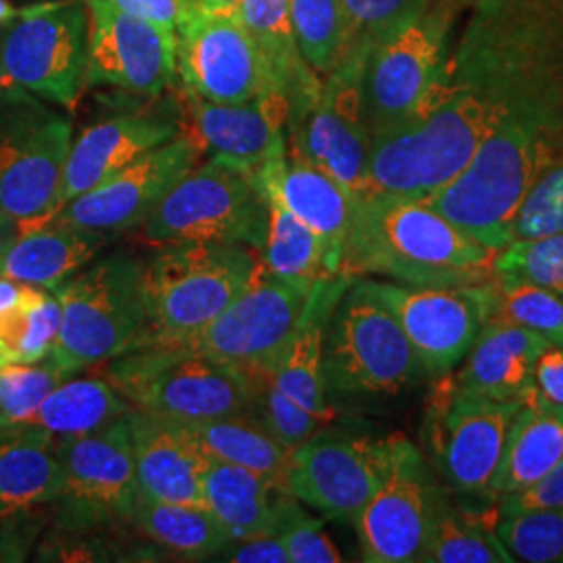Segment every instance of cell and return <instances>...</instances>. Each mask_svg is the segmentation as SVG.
<instances>
[{
    "instance_id": "obj_1",
    "label": "cell",
    "mask_w": 563,
    "mask_h": 563,
    "mask_svg": "<svg viewBox=\"0 0 563 563\" xmlns=\"http://www.w3.org/2000/svg\"><path fill=\"white\" fill-rule=\"evenodd\" d=\"M495 251L470 239L423 199H355L342 274L430 288L478 286L495 276Z\"/></svg>"
},
{
    "instance_id": "obj_2",
    "label": "cell",
    "mask_w": 563,
    "mask_h": 563,
    "mask_svg": "<svg viewBox=\"0 0 563 563\" xmlns=\"http://www.w3.org/2000/svg\"><path fill=\"white\" fill-rule=\"evenodd\" d=\"M504 113V97L497 90L470 80L446 63V84L437 101L416 118L372 136L365 197H434L474 159Z\"/></svg>"
},
{
    "instance_id": "obj_3",
    "label": "cell",
    "mask_w": 563,
    "mask_h": 563,
    "mask_svg": "<svg viewBox=\"0 0 563 563\" xmlns=\"http://www.w3.org/2000/svg\"><path fill=\"white\" fill-rule=\"evenodd\" d=\"M551 109L539 92L505 102L504 118L462 174L423 199L470 239L490 251L514 241V222L532 184L551 165Z\"/></svg>"
},
{
    "instance_id": "obj_4",
    "label": "cell",
    "mask_w": 563,
    "mask_h": 563,
    "mask_svg": "<svg viewBox=\"0 0 563 563\" xmlns=\"http://www.w3.org/2000/svg\"><path fill=\"white\" fill-rule=\"evenodd\" d=\"M60 305L48 360L78 374L136 351L148 339L144 260L128 251L88 263L53 292Z\"/></svg>"
},
{
    "instance_id": "obj_5",
    "label": "cell",
    "mask_w": 563,
    "mask_h": 563,
    "mask_svg": "<svg viewBox=\"0 0 563 563\" xmlns=\"http://www.w3.org/2000/svg\"><path fill=\"white\" fill-rule=\"evenodd\" d=\"M322 376L330 405L397 397L426 378L401 323L362 276L351 280L330 316Z\"/></svg>"
},
{
    "instance_id": "obj_6",
    "label": "cell",
    "mask_w": 563,
    "mask_h": 563,
    "mask_svg": "<svg viewBox=\"0 0 563 563\" xmlns=\"http://www.w3.org/2000/svg\"><path fill=\"white\" fill-rule=\"evenodd\" d=\"M257 263L260 255L242 244H159L144 260L146 344H178L199 332L249 286Z\"/></svg>"
},
{
    "instance_id": "obj_7",
    "label": "cell",
    "mask_w": 563,
    "mask_h": 563,
    "mask_svg": "<svg viewBox=\"0 0 563 563\" xmlns=\"http://www.w3.org/2000/svg\"><path fill=\"white\" fill-rule=\"evenodd\" d=\"M102 365V376L134 409L180 422L246 411V369L184 344H146Z\"/></svg>"
},
{
    "instance_id": "obj_8",
    "label": "cell",
    "mask_w": 563,
    "mask_h": 563,
    "mask_svg": "<svg viewBox=\"0 0 563 563\" xmlns=\"http://www.w3.org/2000/svg\"><path fill=\"white\" fill-rule=\"evenodd\" d=\"M463 2L428 0L393 38L365 55L362 107L369 136L416 118L441 97L449 36Z\"/></svg>"
},
{
    "instance_id": "obj_9",
    "label": "cell",
    "mask_w": 563,
    "mask_h": 563,
    "mask_svg": "<svg viewBox=\"0 0 563 563\" xmlns=\"http://www.w3.org/2000/svg\"><path fill=\"white\" fill-rule=\"evenodd\" d=\"M269 207L260 184L220 159L192 167L142 223L144 239L169 242H228L257 255L267 236Z\"/></svg>"
},
{
    "instance_id": "obj_10",
    "label": "cell",
    "mask_w": 563,
    "mask_h": 563,
    "mask_svg": "<svg viewBox=\"0 0 563 563\" xmlns=\"http://www.w3.org/2000/svg\"><path fill=\"white\" fill-rule=\"evenodd\" d=\"M71 142L69 118L38 97L0 101V211L18 228L57 213Z\"/></svg>"
},
{
    "instance_id": "obj_11",
    "label": "cell",
    "mask_w": 563,
    "mask_h": 563,
    "mask_svg": "<svg viewBox=\"0 0 563 563\" xmlns=\"http://www.w3.org/2000/svg\"><path fill=\"white\" fill-rule=\"evenodd\" d=\"M2 63L11 81L42 101L71 109L86 88V0H42L0 25Z\"/></svg>"
},
{
    "instance_id": "obj_12",
    "label": "cell",
    "mask_w": 563,
    "mask_h": 563,
    "mask_svg": "<svg viewBox=\"0 0 563 563\" xmlns=\"http://www.w3.org/2000/svg\"><path fill=\"white\" fill-rule=\"evenodd\" d=\"M65 488L55 501V526L80 534L128 522L139 501V478L128 413L99 430L57 439Z\"/></svg>"
},
{
    "instance_id": "obj_13",
    "label": "cell",
    "mask_w": 563,
    "mask_h": 563,
    "mask_svg": "<svg viewBox=\"0 0 563 563\" xmlns=\"http://www.w3.org/2000/svg\"><path fill=\"white\" fill-rule=\"evenodd\" d=\"M399 437L320 428L290 451L284 493L328 520L351 522L384 483Z\"/></svg>"
},
{
    "instance_id": "obj_14",
    "label": "cell",
    "mask_w": 563,
    "mask_h": 563,
    "mask_svg": "<svg viewBox=\"0 0 563 563\" xmlns=\"http://www.w3.org/2000/svg\"><path fill=\"white\" fill-rule=\"evenodd\" d=\"M428 418L426 443L443 486L484 497L504 455L505 439L522 401H495L457 390L439 378Z\"/></svg>"
},
{
    "instance_id": "obj_15",
    "label": "cell",
    "mask_w": 563,
    "mask_h": 563,
    "mask_svg": "<svg viewBox=\"0 0 563 563\" xmlns=\"http://www.w3.org/2000/svg\"><path fill=\"white\" fill-rule=\"evenodd\" d=\"M355 55L322 78L318 97L286 125L288 155L320 167L353 197L369 190L372 136L363 118L362 69Z\"/></svg>"
},
{
    "instance_id": "obj_16",
    "label": "cell",
    "mask_w": 563,
    "mask_h": 563,
    "mask_svg": "<svg viewBox=\"0 0 563 563\" xmlns=\"http://www.w3.org/2000/svg\"><path fill=\"white\" fill-rule=\"evenodd\" d=\"M313 284L280 278L260 260L241 295L216 320L178 344L242 369L274 372Z\"/></svg>"
},
{
    "instance_id": "obj_17",
    "label": "cell",
    "mask_w": 563,
    "mask_h": 563,
    "mask_svg": "<svg viewBox=\"0 0 563 563\" xmlns=\"http://www.w3.org/2000/svg\"><path fill=\"white\" fill-rule=\"evenodd\" d=\"M444 499L443 483L422 451L399 437L384 483L351 520L360 537L363 562H422Z\"/></svg>"
},
{
    "instance_id": "obj_18",
    "label": "cell",
    "mask_w": 563,
    "mask_h": 563,
    "mask_svg": "<svg viewBox=\"0 0 563 563\" xmlns=\"http://www.w3.org/2000/svg\"><path fill=\"white\" fill-rule=\"evenodd\" d=\"M176 71L184 92L205 101L244 102L282 92L236 13H209L195 4L176 27Z\"/></svg>"
},
{
    "instance_id": "obj_19",
    "label": "cell",
    "mask_w": 563,
    "mask_h": 563,
    "mask_svg": "<svg viewBox=\"0 0 563 563\" xmlns=\"http://www.w3.org/2000/svg\"><path fill=\"white\" fill-rule=\"evenodd\" d=\"M363 280L401 323L426 376L439 380L460 367L486 320L483 284L430 288L390 280Z\"/></svg>"
},
{
    "instance_id": "obj_20",
    "label": "cell",
    "mask_w": 563,
    "mask_h": 563,
    "mask_svg": "<svg viewBox=\"0 0 563 563\" xmlns=\"http://www.w3.org/2000/svg\"><path fill=\"white\" fill-rule=\"evenodd\" d=\"M88 9L86 86H113L142 97H159L174 81L176 34L159 23L104 4Z\"/></svg>"
},
{
    "instance_id": "obj_21",
    "label": "cell",
    "mask_w": 563,
    "mask_h": 563,
    "mask_svg": "<svg viewBox=\"0 0 563 563\" xmlns=\"http://www.w3.org/2000/svg\"><path fill=\"white\" fill-rule=\"evenodd\" d=\"M201 155L197 141L180 134L63 205L53 218L107 234L141 228L165 195L199 165Z\"/></svg>"
},
{
    "instance_id": "obj_22",
    "label": "cell",
    "mask_w": 563,
    "mask_h": 563,
    "mask_svg": "<svg viewBox=\"0 0 563 563\" xmlns=\"http://www.w3.org/2000/svg\"><path fill=\"white\" fill-rule=\"evenodd\" d=\"M195 141L211 159L255 174L284 151L290 102L269 90L244 102H213L186 95Z\"/></svg>"
},
{
    "instance_id": "obj_23",
    "label": "cell",
    "mask_w": 563,
    "mask_h": 563,
    "mask_svg": "<svg viewBox=\"0 0 563 563\" xmlns=\"http://www.w3.org/2000/svg\"><path fill=\"white\" fill-rule=\"evenodd\" d=\"M176 136H180V125L176 121L148 111L121 113L88 125L71 142L60 186L59 209Z\"/></svg>"
},
{
    "instance_id": "obj_24",
    "label": "cell",
    "mask_w": 563,
    "mask_h": 563,
    "mask_svg": "<svg viewBox=\"0 0 563 563\" xmlns=\"http://www.w3.org/2000/svg\"><path fill=\"white\" fill-rule=\"evenodd\" d=\"M139 495L165 504L202 505L211 460L176 420L132 409L128 413Z\"/></svg>"
},
{
    "instance_id": "obj_25",
    "label": "cell",
    "mask_w": 563,
    "mask_h": 563,
    "mask_svg": "<svg viewBox=\"0 0 563 563\" xmlns=\"http://www.w3.org/2000/svg\"><path fill=\"white\" fill-rule=\"evenodd\" d=\"M255 181L265 199L280 202L325 242L332 262L342 274L344 242L357 197L320 167L288 155V151L265 163L255 174Z\"/></svg>"
},
{
    "instance_id": "obj_26",
    "label": "cell",
    "mask_w": 563,
    "mask_h": 563,
    "mask_svg": "<svg viewBox=\"0 0 563 563\" xmlns=\"http://www.w3.org/2000/svg\"><path fill=\"white\" fill-rule=\"evenodd\" d=\"M551 342L514 323L486 320L451 384L476 397L523 401L534 388V367Z\"/></svg>"
},
{
    "instance_id": "obj_27",
    "label": "cell",
    "mask_w": 563,
    "mask_h": 563,
    "mask_svg": "<svg viewBox=\"0 0 563 563\" xmlns=\"http://www.w3.org/2000/svg\"><path fill=\"white\" fill-rule=\"evenodd\" d=\"M111 236L59 218L18 228L15 239L0 251V276L55 292L95 262Z\"/></svg>"
},
{
    "instance_id": "obj_28",
    "label": "cell",
    "mask_w": 563,
    "mask_h": 563,
    "mask_svg": "<svg viewBox=\"0 0 563 563\" xmlns=\"http://www.w3.org/2000/svg\"><path fill=\"white\" fill-rule=\"evenodd\" d=\"M353 278L355 276L349 274H336L311 286L297 328L272 372L276 384L290 399L328 422L334 418V411L323 388V336L336 302Z\"/></svg>"
},
{
    "instance_id": "obj_29",
    "label": "cell",
    "mask_w": 563,
    "mask_h": 563,
    "mask_svg": "<svg viewBox=\"0 0 563 563\" xmlns=\"http://www.w3.org/2000/svg\"><path fill=\"white\" fill-rule=\"evenodd\" d=\"M563 460V409L534 388L523 399L505 439L488 497L501 499L539 483Z\"/></svg>"
},
{
    "instance_id": "obj_30",
    "label": "cell",
    "mask_w": 563,
    "mask_h": 563,
    "mask_svg": "<svg viewBox=\"0 0 563 563\" xmlns=\"http://www.w3.org/2000/svg\"><path fill=\"white\" fill-rule=\"evenodd\" d=\"M65 488L57 441L36 426L0 437V514L15 516L53 505Z\"/></svg>"
},
{
    "instance_id": "obj_31",
    "label": "cell",
    "mask_w": 563,
    "mask_h": 563,
    "mask_svg": "<svg viewBox=\"0 0 563 563\" xmlns=\"http://www.w3.org/2000/svg\"><path fill=\"white\" fill-rule=\"evenodd\" d=\"M236 18L269 63L282 95L290 102V123L318 97L322 78L302 59L290 23L288 0H241Z\"/></svg>"
},
{
    "instance_id": "obj_32",
    "label": "cell",
    "mask_w": 563,
    "mask_h": 563,
    "mask_svg": "<svg viewBox=\"0 0 563 563\" xmlns=\"http://www.w3.org/2000/svg\"><path fill=\"white\" fill-rule=\"evenodd\" d=\"M278 488L262 474L232 463H209L202 505L216 516L230 541L274 534V495Z\"/></svg>"
},
{
    "instance_id": "obj_33",
    "label": "cell",
    "mask_w": 563,
    "mask_h": 563,
    "mask_svg": "<svg viewBox=\"0 0 563 563\" xmlns=\"http://www.w3.org/2000/svg\"><path fill=\"white\" fill-rule=\"evenodd\" d=\"M180 423L209 460L253 470L284 493L290 451L274 441L262 423L246 411L216 420Z\"/></svg>"
},
{
    "instance_id": "obj_34",
    "label": "cell",
    "mask_w": 563,
    "mask_h": 563,
    "mask_svg": "<svg viewBox=\"0 0 563 563\" xmlns=\"http://www.w3.org/2000/svg\"><path fill=\"white\" fill-rule=\"evenodd\" d=\"M130 523L148 541L181 560H218L232 543L205 505L165 504L139 495Z\"/></svg>"
},
{
    "instance_id": "obj_35",
    "label": "cell",
    "mask_w": 563,
    "mask_h": 563,
    "mask_svg": "<svg viewBox=\"0 0 563 563\" xmlns=\"http://www.w3.org/2000/svg\"><path fill=\"white\" fill-rule=\"evenodd\" d=\"M132 409L104 376L69 378L44 399L30 426L41 428L57 441L95 432Z\"/></svg>"
},
{
    "instance_id": "obj_36",
    "label": "cell",
    "mask_w": 563,
    "mask_h": 563,
    "mask_svg": "<svg viewBox=\"0 0 563 563\" xmlns=\"http://www.w3.org/2000/svg\"><path fill=\"white\" fill-rule=\"evenodd\" d=\"M267 236L260 260L272 274L307 284L341 274L325 242L309 225L274 199H267Z\"/></svg>"
},
{
    "instance_id": "obj_37",
    "label": "cell",
    "mask_w": 563,
    "mask_h": 563,
    "mask_svg": "<svg viewBox=\"0 0 563 563\" xmlns=\"http://www.w3.org/2000/svg\"><path fill=\"white\" fill-rule=\"evenodd\" d=\"M59 325L57 297L51 290L27 286L18 301L0 309V365L46 360Z\"/></svg>"
},
{
    "instance_id": "obj_38",
    "label": "cell",
    "mask_w": 563,
    "mask_h": 563,
    "mask_svg": "<svg viewBox=\"0 0 563 563\" xmlns=\"http://www.w3.org/2000/svg\"><path fill=\"white\" fill-rule=\"evenodd\" d=\"M483 288L486 320L522 325L563 346V297L511 276H493Z\"/></svg>"
},
{
    "instance_id": "obj_39",
    "label": "cell",
    "mask_w": 563,
    "mask_h": 563,
    "mask_svg": "<svg viewBox=\"0 0 563 563\" xmlns=\"http://www.w3.org/2000/svg\"><path fill=\"white\" fill-rule=\"evenodd\" d=\"M423 563H511L493 526L444 499L422 555Z\"/></svg>"
},
{
    "instance_id": "obj_40",
    "label": "cell",
    "mask_w": 563,
    "mask_h": 563,
    "mask_svg": "<svg viewBox=\"0 0 563 563\" xmlns=\"http://www.w3.org/2000/svg\"><path fill=\"white\" fill-rule=\"evenodd\" d=\"M288 13L302 59L325 78L341 65L346 48L341 0H288Z\"/></svg>"
},
{
    "instance_id": "obj_41",
    "label": "cell",
    "mask_w": 563,
    "mask_h": 563,
    "mask_svg": "<svg viewBox=\"0 0 563 563\" xmlns=\"http://www.w3.org/2000/svg\"><path fill=\"white\" fill-rule=\"evenodd\" d=\"M246 374L251 380L246 413L262 423L265 432L286 451H295L328 423L290 399L269 369H246Z\"/></svg>"
},
{
    "instance_id": "obj_42",
    "label": "cell",
    "mask_w": 563,
    "mask_h": 563,
    "mask_svg": "<svg viewBox=\"0 0 563 563\" xmlns=\"http://www.w3.org/2000/svg\"><path fill=\"white\" fill-rule=\"evenodd\" d=\"M76 374L53 360L0 365V437L30 426L44 399Z\"/></svg>"
},
{
    "instance_id": "obj_43",
    "label": "cell",
    "mask_w": 563,
    "mask_h": 563,
    "mask_svg": "<svg viewBox=\"0 0 563 563\" xmlns=\"http://www.w3.org/2000/svg\"><path fill=\"white\" fill-rule=\"evenodd\" d=\"M495 532L514 562L563 563V507L497 516Z\"/></svg>"
},
{
    "instance_id": "obj_44",
    "label": "cell",
    "mask_w": 563,
    "mask_h": 563,
    "mask_svg": "<svg viewBox=\"0 0 563 563\" xmlns=\"http://www.w3.org/2000/svg\"><path fill=\"white\" fill-rule=\"evenodd\" d=\"M341 4L346 20L344 60L367 55L393 38L422 11L428 0H341Z\"/></svg>"
},
{
    "instance_id": "obj_45",
    "label": "cell",
    "mask_w": 563,
    "mask_h": 563,
    "mask_svg": "<svg viewBox=\"0 0 563 563\" xmlns=\"http://www.w3.org/2000/svg\"><path fill=\"white\" fill-rule=\"evenodd\" d=\"M274 534L292 563L342 562V553L325 534L322 520L313 518L299 499L280 490L274 497Z\"/></svg>"
},
{
    "instance_id": "obj_46",
    "label": "cell",
    "mask_w": 563,
    "mask_h": 563,
    "mask_svg": "<svg viewBox=\"0 0 563 563\" xmlns=\"http://www.w3.org/2000/svg\"><path fill=\"white\" fill-rule=\"evenodd\" d=\"M495 276H511L563 297V234L516 239L495 251Z\"/></svg>"
},
{
    "instance_id": "obj_47",
    "label": "cell",
    "mask_w": 563,
    "mask_h": 563,
    "mask_svg": "<svg viewBox=\"0 0 563 563\" xmlns=\"http://www.w3.org/2000/svg\"><path fill=\"white\" fill-rule=\"evenodd\" d=\"M549 234H563V159L532 184L514 222V241Z\"/></svg>"
},
{
    "instance_id": "obj_48",
    "label": "cell",
    "mask_w": 563,
    "mask_h": 563,
    "mask_svg": "<svg viewBox=\"0 0 563 563\" xmlns=\"http://www.w3.org/2000/svg\"><path fill=\"white\" fill-rule=\"evenodd\" d=\"M563 507V460L549 474H544L539 483L528 486L516 495H507L499 499L497 516L522 514L530 509H549Z\"/></svg>"
},
{
    "instance_id": "obj_49",
    "label": "cell",
    "mask_w": 563,
    "mask_h": 563,
    "mask_svg": "<svg viewBox=\"0 0 563 563\" xmlns=\"http://www.w3.org/2000/svg\"><path fill=\"white\" fill-rule=\"evenodd\" d=\"M38 516L34 511L2 516L0 514V562H23L30 544L38 534Z\"/></svg>"
},
{
    "instance_id": "obj_50",
    "label": "cell",
    "mask_w": 563,
    "mask_h": 563,
    "mask_svg": "<svg viewBox=\"0 0 563 563\" xmlns=\"http://www.w3.org/2000/svg\"><path fill=\"white\" fill-rule=\"evenodd\" d=\"M86 2L104 4L121 13H130L142 20L159 23L163 27L172 30L174 34L186 11L192 7V2L188 0H86Z\"/></svg>"
},
{
    "instance_id": "obj_51",
    "label": "cell",
    "mask_w": 563,
    "mask_h": 563,
    "mask_svg": "<svg viewBox=\"0 0 563 563\" xmlns=\"http://www.w3.org/2000/svg\"><path fill=\"white\" fill-rule=\"evenodd\" d=\"M218 560L234 563H290L288 553L276 534H260L244 541H232Z\"/></svg>"
},
{
    "instance_id": "obj_52",
    "label": "cell",
    "mask_w": 563,
    "mask_h": 563,
    "mask_svg": "<svg viewBox=\"0 0 563 563\" xmlns=\"http://www.w3.org/2000/svg\"><path fill=\"white\" fill-rule=\"evenodd\" d=\"M534 390L563 409V346L549 344L534 367Z\"/></svg>"
},
{
    "instance_id": "obj_53",
    "label": "cell",
    "mask_w": 563,
    "mask_h": 563,
    "mask_svg": "<svg viewBox=\"0 0 563 563\" xmlns=\"http://www.w3.org/2000/svg\"><path fill=\"white\" fill-rule=\"evenodd\" d=\"M209 13H236L241 0H188Z\"/></svg>"
},
{
    "instance_id": "obj_54",
    "label": "cell",
    "mask_w": 563,
    "mask_h": 563,
    "mask_svg": "<svg viewBox=\"0 0 563 563\" xmlns=\"http://www.w3.org/2000/svg\"><path fill=\"white\" fill-rule=\"evenodd\" d=\"M21 95H25V90H21L20 86H15L11 78H9V74L4 69V63H2V51H0V101L15 99V97H21Z\"/></svg>"
},
{
    "instance_id": "obj_55",
    "label": "cell",
    "mask_w": 563,
    "mask_h": 563,
    "mask_svg": "<svg viewBox=\"0 0 563 563\" xmlns=\"http://www.w3.org/2000/svg\"><path fill=\"white\" fill-rule=\"evenodd\" d=\"M15 234H18V225H15V222H13L11 218H7V216L0 211V251L15 239Z\"/></svg>"
},
{
    "instance_id": "obj_56",
    "label": "cell",
    "mask_w": 563,
    "mask_h": 563,
    "mask_svg": "<svg viewBox=\"0 0 563 563\" xmlns=\"http://www.w3.org/2000/svg\"><path fill=\"white\" fill-rule=\"evenodd\" d=\"M23 11H25V7H15L11 0H0V25L20 18Z\"/></svg>"
}]
</instances>
